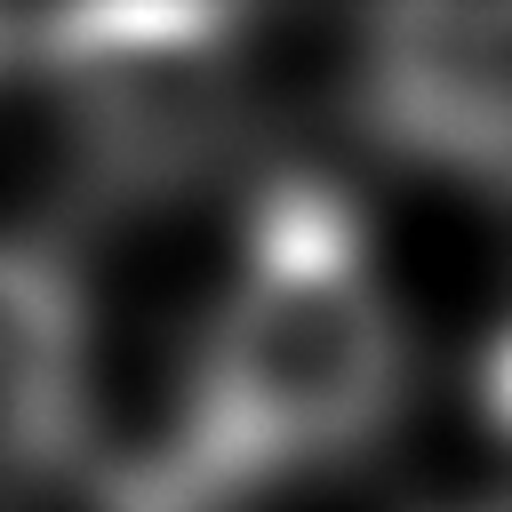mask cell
<instances>
[{
    "label": "cell",
    "mask_w": 512,
    "mask_h": 512,
    "mask_svg": "<svg viewBox=\"0 0 512 512\" xmlns=\"http://www.w3.org/2000/svg\"><path fill=\"white\" fill-rule=\"evenodd\" d=\"M64 376H72V320L56 280L0 248V488L32 480L64 424Z\"/></svg>",
    "instance_id": "3957f363"
},
{
    "label": "cell",
    "mask_w": 512,
    "mask_h": 512,
    "mask_svg": "<svg viewBox=\"0 0 512 512\" xmlns=\"http://www.w3.org/2000/svg\"><path fill=\"white\" fill-rule=\"evenodd\" d=\"M392 392V312L336 200L288 192L256 224L240 288L224 304L208 424L224 464L328 456L376 424Z\"/></svg>",
    "instance_id": "6da1fadb"
},
{
    "label": "cell",
    "mask_w": 512,
    "mask_h": 512,
    "mask_svg": "<svg viewBox=\"0 0 512 512\" xmlns=\"http://www.w3.org/2000/svg\"><path fill=\"white\" fill-rule=\"evenodd\" d=\"M392 112L416 136L504 152L512 144V8H432L392 24Z\"/></svg>",
    "instance_id": "7a4b0ae2"
}]
</instances>
